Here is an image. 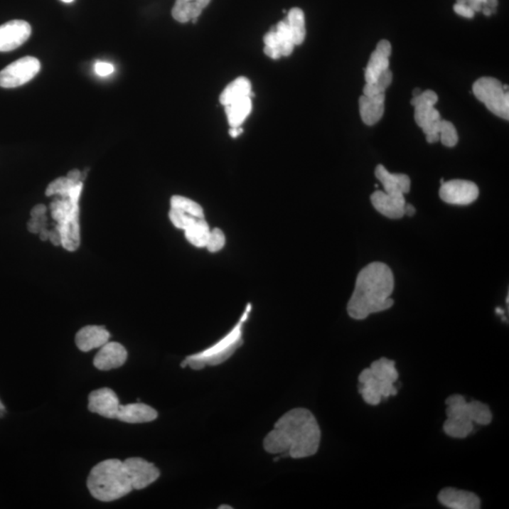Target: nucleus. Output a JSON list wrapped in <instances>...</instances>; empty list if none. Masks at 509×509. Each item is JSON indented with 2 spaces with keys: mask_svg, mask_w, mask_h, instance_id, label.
Segmentation results:
<instances>
[{
  "mask_svg": "<svg viewBox=\"0 0 509 509\" xmlns=\"http://www.w3.org/2000/svg\"><path fill=\"white\" fill-rule=\"evenodd\" d=\"M321 429L309 409L297 407L285 413L263 441L266 452L282 458L305 459L319 449Z\"/></svg>",
  "mask_w": 509,
  "mask_h": 509,
  "instance_id": "nucleus-1",
  "label": "nucleus"
},
{
  "mask_svg": "<svg viewBox=\"0 0 509 509\" xmlns=\"http://www.w3.org/2000/svg\"><path fill=\"white\" fill-rule=\"evenodd\" d=\"M395 279L390 268L383 262H372L360 272L354 293L347 304V312L355 320L366 319L369 315L387 311L395 301L390 298Z\"/></svg>",
  "mask_w": 509,
  "mask_h": 509,
  "instance_id": "nucleus-2",
  "label": "nucleus"
},
{
  "mask_svg": "<svg viewBox=\"0 0 509 509\" xmlns=\"http://www.w3.org/2000/svg\"><path fill=\"white\" fill-rule=\"evenodd\" d=\"M447 420L444 431L447 436L465 439L473 430V424L488 425L493 421L490 407L482 402L473 400L468 403L464 396L454 395L445 401Z\"/></svg>",
  "mask_w": 509,
  "mask_h": 509,
  "instance_id": "nucleus-3",
  "label": "nucleus"
},
{
  "mask_svg": "<svg viewBox=\"0 0 509 509\" xmlns=\"http://www.w3.org/2000/svg\"><path fill=\"white\" fill-rule=\"evenodd\" d=\"M87 487L94 498L112 502L122 498L133 491L124 462L107 459L95 465L90 471Z\"/></svg>",
  "mask_w": 509,
  "mask_h": 509,
  "instance_id": "nucleus-4",
  "label": "nucleus"
},
{
  "mask_svg": "<svg viewBox=\"0 0 509 509\" xmlns=\"http://www.w3.org/2000/svg\"><path fill=\"white\" fill-rule=\"evenodd\" d=\"M83 188L82 181L75 184L68 193L56 195L51 202V217L62 234V245L68 251H75L80 245L79 202Z\"/></svg>",
  "mask_w": 509,
  "mask_h": 509,
  "instance_id": "nucleus-5",
  "label": "nucleus"
},
{
  "mask_svg": "<svg viewBox=\"0 0 509 509\" xmlns=\"http://www.w3.org/2000/svg\"><path fill=\"white\" fill-rule=\"evenodd\" d=\"M250 311L251 305L250 304L247 306L245 314H242L241 320L227 336L223 338L218 343L213 344L210 348L185 358L181 363L182 368L190 366L193 370H201L206 366L219 365L227 360L244 343L242 326H244L245 321H247L250 316Z\"/></svg>",
  "mask_w": 509,
  "mask_h": 509,
  "instance_id": "nucleus-6",
  "label": "nucleus"
},
{
  "mask_svg": "<svg viewBox=\"0 0 509 509\" xmlns=\"http://www.w3.org/2000/svg\"><path fill=\"white\" fill-rule=\"evenodd\" d=\"M474 97L494 115L503 119H509L508 86L503 85L494 77H484L477 80L473 85Z\"/></svg>",
  "mask_w": 509,
  "mask_h": 509,
  "instance_id": "nucleus-7",
  "label": "nucleus"
},
{
  "mask_svg": "<svg viewBox=\"0 0 509 509\" xmlns=\"http://www.w3.org/2000/svg\"><path fill=\"white\" fill-rule=\"evenodd\" d=\"M438 100L439 97L435 92L427 90L410 101L415 109V122L423 129L427 143L429 144H435L439 141L438 127L441 118L438 109L434 107Z\"/></svg>",
  "mask_w": 509,
  "mask_h": 509,
  "instance_id": "nucleus-8",
  "label": "nucleus"
},
{
  "mask_svg": "<svg viewBox=\"0 0 509 509\" xmlns=\"http://www.w3.org/2000/svg\"><path fill=\"white\" fill-rule=\"evenodd\" d=\"M41 69L36 58L27 56L11 63L0 72V87L16 88L33 80Z\"/></svg>",
  "mask_w": 509,
  "mask_h": 509,
  "instance_id": "nucleus-9",
  "label": "nucleus"
},
{
  "mask_svg": "<svg viewBox=\"0 0 509 509\" xmlns=\"http://www.w3.org/2000/svg\"><path fill=\"white\" fill-rule=\"evenodd\" d=\"M479 189L476 183L464 179H453L444 182L439 189V198L445 203L467 206L476 201Z\"/></svg>",
  "mask_w": 509,
  "mask_h": 509,
  "instance_id": "nucleus-10",
  "label": "nucleus"
},
{
  "mask_svg": "<svg viewBox=\"0 0 509 509\" xmlns=\"http://www.w3.org/2000/svg\"><path fill=\"white\" fill-rule=\"evenodd\" d=\"M358 392L363 395V400L371 406H378L382 398L397 395L395 384H387L377 380L372 375L370 368L364 369L358 377Z\"/></svg>",
  "mask_w": 509,
  "mask_h": 509,
  "instance_id": "nucleus-11",
  "label": "nucleus"
},
{
  "mask_svg": "<svg viewBox=\"0 0 509 509\" xmlns=\"http://www.w3.org/2000/svg\"><path fill=\"white\" fill-rule=\"evenodd\" d=\"M124 462L133 490H144L153 484L161 476L160 471L151 462L141 458H129Z\"/></svg>",
  "mask_w": 509,
  "mask_h": 509,
  "instance_id": "nucleus-12",
  "label": "nucleus"
},
{
  "mask_svg": "<svg viewBox=\"0 0 509 509\" xmlns=\"http://www.w3.org/2000/svg\"><path fill=\"white\" fill-rule=\"evenodd\" d=\"M31 27L24 20H11L0 26V52L14 50L27 42Z\"/></svg>",
  "mask_w": 509,
  "mask_h": 509,
  "instance_id": "nucleus-13",
  "label": "nucleus"
},
{
  "mask_svg": "<svg viewBox=\"0 0 509 509\" xmlns=\"http://www.w3.org/2000/svg\"><path fill=\"white\" fill-rule=\"evenodd\" d=\"M119 407L117 393L109 387H102L90 393L88 409L92 413L108 419H117Z\"/></svg>",
  "mask_w": 509,
  "mask_h": 509,
  "instance_id": "nucleus-14",
  "label": "nucleus"
},
{
  "mask_svg": "<svg viewBox=\"0 0 509 509\" xmlns=\"http://www.w3.org/2000/svg\"><path fill=\"white\" fill-rule=\"evenodd\" d=\"M127 352L119 343L108 341L100 347V351L94 358V366L100 371H109L117 369L126 363Z\"/></svg>",
  "mask_w": 509,
  "mask_h": 509,
  "instance_id": "nucleus-15",
  "label": "nucleus"
},
{
  "mask_svg": "<svg viewBox=\"0 0 509 509\" xmlns=\"http://www.w3.org/2000/svg\"><path fill=\"white\" fill-rule=\"evenodd\" d=\"M438 500L442 505L451 509H478L481 507V501L476 493L454 488H445L439 491Z\"/></svg>",
  "mask_w": 509,
  "mask_h": 509,
  "instance_id": "nucleus-16",
  "label": "nucleus"
},
{
  "mask_svg": "<svg viewBox=\"0 0 509 509\" xmlns=\"http://www.w3.org/2000/svg\"><path fill=\"white\" fill-rule=\"evenodd\" d=\"M390 54L392 45L387 40H381L370 57L368 65L365 69L366 83L375 82L383 72L390 68Z\"/></svg>",
  "mask_w": 509,
  "mask_h": 509,
  "instance_id": "nucleus-17",
  "label": "nucleus"
},
{
  "mask_svg": "<svg viewBox=\"0 0 509 509\" xmlns=\"http://www.w3.org/2000/svg\"><path fill=\"white\" fill-rule=\"evenodd\" d=\"M371 201L375 209L387 218L401 219L404 216V209L407 203L404 196H392L377 191L371 195Z\"/></svg>",
  "mask_w": 509,
  "mask_h": 509,
  "instance_id": "nucleus-18",
  "label": "nucleus"
},
{
  "mask_svg": "<svg viewBox=\"0 0 509 509\" xmlns=\"http://www.w3.org/2000/svg\"><path fill=\"white\" fill-rule=\"evenodd\" d=\"M375 176L383 185L385 193L392 196H404L410 191V178L404 173H390L382 164L375 168Z\"/></svg>",
  "mask_w": 509,
  "mask_h": 509,
  "instance_id": "nucleus-19",
  "label": "nucleus"
},
{
  "mask_svg": "<svg viewBox=\"0 0 509 509\" xmlns=\"http://www.w3.org/2000/svg\"><path fill=\"white\" fill-rule=\"evenodd\" d=\"M111 334L105 326H87L80 329L76 335L77 348L82 352H89L92 349L100 348L109 341Z\"/></svg>",
  "mask_w": 509,
  "mask_h": 509,
  "instance_id": "nucleus-20",
  "label": "nucleus"
},
{
  "mask_svg": "<svg viewBox=\"0 0 509 509\" xmlns=\"http://www.w3.org/2000/svg\"><path fill=\"white\" fill-rule=\"evenodd\" d=\"M158 412L149 404L143 403L120 404L117 413V420L127 424H144L155 421Z\"/></svg>",
  "mask_w": 509,
  "mask_h": 509,
  "instance_id": "nucleus-21",
  "label": "nucleus"
},
{
  "mask_svg": "<svg viewBox=\"0 0 509 509\" xmlns=\"http://www.w3.org/2000/svg\"><path fill=\"white\" fill-rule=\"evenodd\" d=\"M385 112V94L360 98V114L361 120L367 126H374L380 122Z\"/></svg>",
  "mask_w": 509,
  "mask_h": 509,
  "instance_id": "nucleus-22",
  "label": "nucleus"
},
{
  "mask_svg": "<svg viewBox=\"0 0 509 509\" xmlns=\"http://www.w3.org/2000/svg\"><path fill=\"white\" fill-rule=\"evenodd\" d=\"M210 1L212 0H176L172 9L173 19L179 23H195Z\"/></svg>",
  "mask_w": 509,
  "mask_h": 509,
  "instance_id": "nucleus-23",
  "label": "nucleus"
},
{
  "mask_svg": "<svg viewBox=\"0 0 509 509\" xmlns=\"http://www.w3.org/2000/svg\"><path fill=\"white\" fill-rule=\"evenodd\" d=\"M251 83L247 77H238L227 86L220 95V103L227 106L242 98L250 97Z\"/></svg>",
  "mask_w": 509,
  "mask_h": 509,
  "instance_id": "nucleus-24",
  "label": "nucleus"
},
{
  "mask_svg": "<svg viewBox=\"0 0 509 509\" xmlns=\"http://www.w3.org/2000/svg\"><path fill=\"white\" fill-rule=\"evenodd\" d=\"M252 109L250 97L242 98L225 106L228 124L230 127H241Z\"/></svg>",
  "mask_w": 509,
  "mask_h": 509,
  "instance_id": "nucleus-25",
  "label": "nucleus"
},
{
  "mask_svg": "<svg viewBox=\"0 0 509 509\" xmlns=\"http://www.w3.org/2000/svg\"><path fill=\"white\" fill-rule=\"evenodd\" d=\"M185 237L187 241L198 248L206 247L209 240L210 230L208 223L204 219H198V221L185 230Z\"/></svg>",
  "mask_w": 509,
  "mask_h": 509,
  "instance_id": "nucleus-26",
  "label": "nucleus"
},
{
  "mask_svg": "<svg viewBox=\"0 0 509 509\" xmlns=\"http://www.w3.org/2000/svg\"><path fill=\"white\" fill-rule=\"evenodd\" d=\"M290 28L294 43L296 45L303 43L306 37L305 14L299 8H293L285 18Z\"/></svg>",
  "mask_w": 509,
  "mask_h": 509,
  "instance_id": "nucleus-27",
  "label": "nucleus"
},
{
  "mask_svg": "<svg viewBox=\"0 0 509 509\" xmlns=\"http://www.w3.org/2000/svg\"><path fill=\"white\" fill-rule=\"evenodd\" d=\"M277 43V48L282 56H290L293 53L294 46L293 36L286 20H282L274 28Z\"/></svg>",
  "mask_w": 509,
  "mask_h": 509,
  "instance_id": "nucleus-28",
  "label": "nucleus"
},
{
  "mask_svg": "<svg viewBox=\"0 0 509 509\" xmlns=\"http://www.w3.org/2000/svg\"><path fill=\"white\" fill-rule=\"evenodd\" d=\"M171 208L182 210L185 213L195 216L196 218H205L203 208L192 199L181 195H173L171 198Z\"/></svg>",
  "mask_w": 509,
  "mask_h": 509,
  "instance_id": "nucleus-29",
  "label": "nucleus"
},
{
  "mask_svg": "<svg viewBox=\"0 0 509 509\" xmlns=\"http://www.w3.org/2000/svg\"><path fill=\"white\" fill-rule=\"evenodd\" d=\"M392 82V72L389 68L383 72L375 82L366 83L363 88V95L367 97H374V95L385 94V91Z\"/></svg>",
  "mask_w": 509,
  "mask_h": 509,
  "instance_id": "nucleus-30",
  "label": "nucleus"
},
{
  "mask_svg": "<svg viewBox=\"0 0 509 509\" xmlns=\"http://www.w3.org/2000/svg\"><path fill=\"white\" fill-rule=\"evenodd\" d=\"M438 133L439 135V141L444 146L447 147H454L456 146L459 141L458 132H456L455 126L449 121H439Z\"/></svg>",
  "mask_w": 509,
  "mask_h": 509,
  "instance_id": "nucleus-31",
  "label": "nucleus"
},
{
  "mask_svg": "<svg viewBox=\"0 0 509 509\" xmlns=\"http://www.w3.org/2000/svg\"><path fill=\"white\" fill-rule=\"evenodd\" d=\"M77 183H79V182L71 181L68 176L55 179V181H52L48 188H46L45 195H65L71 190V188Z\"/></svg>",
  "mask_w": 509,
  "mask_h": 509,
  "instance_id": "nucleus-32",
  "label": "nucleus"
},
{
  "mask_svg": "<svg viewBox=\"0 0 509 509\" xmlns=\"http://www.w3.org/2000/svg\"><path fill=\"white\" fill-rule=\"evenodd\" d=\"M169 218L171 220V222L173 223V225H175L176 227L179 228V230H187V228L191 227V225L195 224V223L198 221V219H201L196 218V217L195 216H192L190 215V214L185 213L181 210L173 209V208H171L169 212Z\"/></svg>",
  "mask_w": 509,
  "mask_h": 509,
  "instance_id": "nucleus-33",
  "label": "nucleus"
},
{
  "mask_svg": "<svg viewBox=\"0 0 509 509\" xmlns=\"http://www.w3.org/2000/svg\"><path fill=\"white\" fill-rule=\"evenodd\" d=\"M225 245V236L220 228H214L210 230L209 240H208L206 248L210 253L219 252Z\"/></svg>",
  "mask_w": 509,
  "mask_h": 509,
  "instance_id": "nucleus-34",
  "label": "nucleus"
},
{
  "mask_svg": "<svg viewBox=\"0 0 509 509\" xmlns=\"http://www.w3.org/2000/svg\"><path fill=\"white\" fill-rule=\"evenodd\" d=\"M46 221H48V218H46L45 215L40 217V218L31 217V219L28 223V230L31 233H39L43 227H46Z\"/></svg>",
  "mask_w": 509,
  "mask_h": 509,
  "instance_id": "nucleus-35",
  "label": "nucleus"
},
{
  "mask_svg": "<svg viewBox=\"0 0 509 509\" xmlns=\"http://www.w3.org/2000/svg\"><path fill=\"white\" fill-rule=\"evenodd\" d=\"M95 73L100 77H107L114 73V68L111 63L105 62H97L95 65Z\"/></svg>",
  "mask_w": 509,
  "mask_h": 509,
  "instance_id": "nucleus-36",
  "label": "nucleus"
},
{
  "mask_svg": "<svg viewBox=\"0 0 509 509\" xmlns=\"http://www.w3.org/2000/svg\"><path fill=\"white\" fill-rule=\"evenodd\" d=\"M454 11H455V13L458 14L459 16L466 17V18H473L474 14H476L470 7H468V6L459 4V3H456V4L454 5Z\"/></svg>",
  "mask_w": 509,
  "mask_h": 509,
  "instance_id": "nucleus-37",
  "label": "nucleus"
},
{
  "mask_svg": "<svg viewBox=\"0 0 509 509\" xmlns=\"http://www.w3.org/2000/svg\"><path fill=\"white\" fill-rule=\"evenodd\" d=\"M486 1H487V0H456V3L468 6L474 13H476V11H481L482 6L485 4Z\"/></svg>",
  "mask_w": 509,
  "mask_h": 509,
  "instance_id": "nucleus-38",
  "label": "nucleus"
},
{
  "mask_svg": "<svg viewBox=\"0 0 509 509\" xmlns=\"http://www.w3.org/2000/svg\"><path fill=\"white\" fill-rule=\"evenodd\" d=\"M49 241L55 247H60L62 245V234L57 227H54L53 230H49Z\"/></svg>",
  "mask_w": 509,
  "mask_h": 509,
  "instance_id": "nucleus-39",
  "label": "nucleus"
},
{
  "mask_svg": "<svg viewBox=\"0 0 509 509\" xmlns=\"http://www.w3.org/2000/svg\"><path fill=\"white\" fill-rule=\"evenodd\" d=\"M46 210H48V208L45 205L39 204L31 210V215L34 218H40V217L45 215Z\"/></svg>",
  "mask_w": 509,
  "mask_h": 509,
  "instance_id": "nucleus-40",
  "label": "nucleus"
},
{
  "mask_svg": "<svg viewBox=\"0 0 509 509\" xmlns=\"http://www.w3.org/2000/svg\"><path fill=\"white\" fill-rule=\"evenodd\" d=\"M66 176L75 182L82 181V173H80L79 170H72Z\"/></svg>",
  "mask_w": 509,
  "mask_h": 509,
  "instance_id": "nucleus-41",
  "label": "nucleus"
},
{
  "mask_svg": "<svg viewBox=\"0 0 509 509\" xmlns=\"http://www.w3.org/2000/svg\"><path fill=\"white\" fill-rule=\"evenodd\" d=\"M404 215L412 217L416 213V209L412 204L406 203L404 209Z\"/></svg>",
  "mask_w": 509,
  "mask_h": 509,
  "instance_id": "nucleus-42",
  "label": "nucleus"
},
{
  "mask_svg": "<svg viewBox=\"0 0 509 509\" xmlns=\"http://www.w3.org/2000/svg\"><path fill=\"white\" fill-rule=\"evenodd\" d=\"M497 6H498V0H487L482 7L490 8L493 13H495Z\"/></svg>",
  "mask_w": 509,
  "mask_h": 509,
  "instance_id": "nucleus-43",
  "label": "nucleus"
},
{
  "mask_svg": "<svg viewBox=\"0 0 509 509\" xmlns=\"http://www.w3.org/2000/svg\"><path fill=\"white\" fill-rule=\"evenodd\" d=\"M242 133V129L241 127H231L230 129V134L232 138L239 137Z\"/></svg>",
  "mask_w": 509,
  "mask_h": 509,
  "instance_id": "nucleus-44",
  "label": "nucleus"
},
{
  "mask_svg": "<svg viewBox=\"0 0 509 509\" xmlns=\"http://www.w3.org/2000/svg\"><path fill=\"white\" fill-rule=\"evenodd\" d=\"M38 234L40 239H41L42 241H46V240H48L49 238V230L46 228V227H43Z\"/></svg>",
  "mask_w": 509,
  "mask_h": 509,
  "instance_id": "nucleus-45",
  "label": "nucleus"
},
{
  "mask_svg": "<svg viewBox=\"0 0 509 509\" xmlns=\"http://www.w3.org/2000/svg\"><path fill=\"white\" fill-rule=\"evenodd\" d=\"M483 14H485L486 16H491V14H493V11L491 10L490 8L488 7H482Z\"/></svg>",
  "mask_w": 509,
  "mask_h": 509,
  "instance_id": "nucleus-46",
  "label": "nucleus"
},
{
  "mask_svg": "<svg viewBox=\"0 0 509 509\" xmlns=\"http://www.w3.org/2000/svg\"><path fill=\"white\" fill-rule=\"evenodd\" d=\"M422 90L419 88H416L414 91H413V97H418L419 95L422 94Z\"/></svg>",
  "mask_w": 509,
  "mask_h": 509,
  "instance_id": "nucleus-47",
  "label": "nucleus"
},
{
  "mask_svg": "<svg viewBox=\"0 0 509 509\" xmlns=\"http://www.w3.org/2000/svg\"><path fill=\"white\" fill-rule=\"evenodd\" d=\"M5 412V406L3 404L1 400H0V415H2Z\"/></svg>",
  "mask_w": 509,
  "mask_h": 509,
  "instance_id": "nucleus-48",
  "label": "nucleus"
},
{
  "mask_svg": "<svg viewBox=\"0 0 509 509\" xmlns=\"http://www.w3.org/2000/svg\"><path fill=\"white\" fill-rule=\"evenodd\" d=\"M496 312H497V314H498L500 315H504V314H505V311H503V309H500V308L496 309Z\"/></svg>",
  "mask_w": 509,
  "mask_h": 509,
  "instance_id": "nucleus-49",
  "label": "nucleus"
},
{
  "mask_svg": "<svg viewBox=\"0 0 509 509\" xmlns=\"http://www.w3.org/2000/svg\"><path fill=\"white\" fill-rule=\"evenodd\" d=\"M227 508L231 509V508H232V507H230V505H228V507H227V505H221V507H219V509H227Z\"/></svg>",
  "mask_w": 509,
  "mask_h": 509,
  "instance_id": "nucleus-50",
  "label": "nucleus"
},
{
  "mask_svg": "<svg viewBox=\"0 0 509 509\" xmlns=\"http://www.w3.org/2000/svg\"><path fill=\"white\" fill-rule=\"evenodd\" d=\"M62 1L65 2V3H71V2H73L74 0H62Z\"/></svg>",
  "mask_w": 509,
  "mask_h": 509,
  "instance_id": "nucleus-51",
  "label": "nucleus"
},
{
  "mask_svg": "<svg viewBox=\"0 0 509 509\" xmlns=\"http://www.w3.org/2000/svg\"><path fill=\"white\" fill-rule=\"evenodd\" d=\"M444 178H441V184H444Z\"/></svg>",
  "mask_w": 509,
  "mask_h": 509,
  "instance_id": "nucleus-52",
  "label": "nucleus"
}]
</instances>
